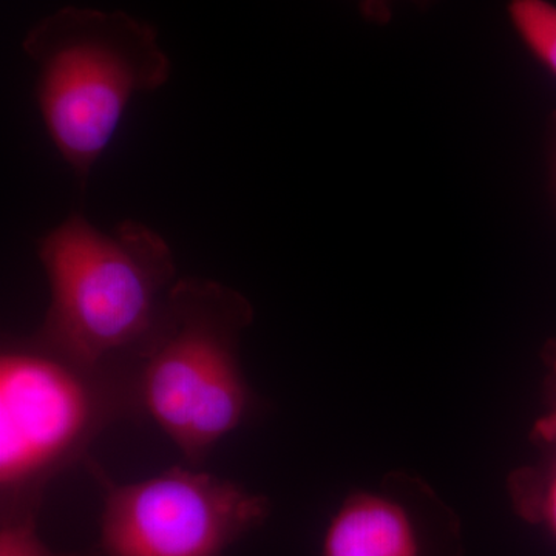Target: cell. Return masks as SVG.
<instances>
[{
  "label": "cell",
  "instance_id": "obj_3",
  "mask_svg": "<svg viewBox=\"0 0 556 556\" xmlns=\"http://www.w3.org/2000/svg\"><path fill=\"white\" fill-rule=\"evenodd\" d=\"M254 320L236 289L208 278L175 281L135 364L139 412L150 417L192 466L243 426L255 397L240 362Z\"/></svg>",
  "mask_w": 556,
  "mask_h": 556
},
{
  "label": "cell",
  "instance_id": "obj_12",
  "mask_svg": "<svg viewBox=\"0 0 556 556\" xmlns=\"http://www.w3.org/2000/svg\"><path fill=\"white\" fill-rule=\"evenodd\" d=\"M543 433L551 439H556V415L543 424Z\"/></svg>",
  "mask_w": 556,
  "mask_h": 556
},
{
  "label": "cell",
  "instance_id": "obj_7",
  "mask_svg": "<svg viewBox=\"0 0 556 556\" xmlns=\"http://www.w3.org/2000/svg\"><path fill=\"white\" fill-rule=\"evenodd\" d=\"M507 16L527 51L556 78V3L507 0Z\"/></svg>",
  "mask_w": 556,
  "mask_h": 556
},
{
  "label": "cell",
  "instance_id": "obj_4",
  "mask_svg": "<svg viewBox=\"0 0 556 556\" xmlns=\"http://www.w3.org/2000/svg\"><path fill=\"white\" fill-rule=\"evenodd\" d=\"M141 416L135 365H87L30 338L0 354L2 511H38L43 489L110 424Z\"/></svg>",
  "mask_w": 556,
  "mask_h": 556
},
{
  "label": "cell",
  "instance_id": "obj_5",
  "mask_svg": "<svg viewBox=\"0 0 556 556\" xmlns=\"http://www.w3.org/2000/svg\"><path fill=\"white\" fill-rule=\"evenodd\" d=\"M105 486L104 556H228L269 514L265 496L243 485L174 467L159 477Z\"/></svg>",
  "mask_w": 556,
  "mask_h": 556
},
{
  "label": "cell",
  "instance_id": "obj_6",
  "mask_svg": "<svg viewBox=\"0 0 556 556\" xmlns=\"http://www.w3.org/2000/svg\"><path fill=\"white\" fill-rule=\"evenodd\" d=\"M324 556H437L416 511L396 497L354 493L329 522Z\"/></svg>",
  "mask_w": 556,
  "mask_h": 556
},
{
  "label": "cell",
  "instance_id": "obj_11",
  "mask_svg": "<svg viewBox=\"0 0 556 556\" xmlns=\"http://www.w3.org/2000/svg\"><path fill=\"white\" fill-rule=\"evenodd\" d=\"M548 175H551L552 197L556 208V110L552 112L547 126Z\"/></svg>",
  "mask_w": 556,
  "mask_h": 556
},
{
  "label": "cell",
  "instance_id": "obj_2",
  "mask_svg": "<svg viewBox=\"0 0 556 556\" xmlns=\"http://www.w3.org/2000/svg\"><path fill=\"white\" fill-rule=\"evenodd\" d=\"M22 50L38 70L47 134L84 189L131 98L169 83L159 31L124 11L64 7L33 25Z\"/></svg>",
  "mask_w": 556,
  "mask_h": 556
},
{
  "label": "cell",
  "instance_id": "obj_9",
  "mask_svg": "<svg viewBox=\"0 0 556 556\" xmlns=\"http://www.w3.org/2000/svg\"><path fill=\"white\" fill-rule=\"evenodd\" d=\"M521 507L527 518L546 527L556 540V470L548 477L540 492L522 501Z\"/></svg>",
  "mask_w": 556,
  "mask_h": 556
},
{
  "label": "cell",
  "instance_id": "obj_8",
  "mask_svg": "<svg viewBox=\"0 0 556 556\" xmlns=\"http://www.w3.org/2000/svg\"><path fill=\"white\" fill-rule=\"evenodd\" d=\"M38 511H2L0 556H54L36 530Z\"/></svg>",
  "mask_w": 556,
  "mask_h": 556
},
{
  "label": "cell",
  "instance_id": "obj_1",
  "mask_svg": "<svg viewBox=\"0 0 556 556\" xmlns=\"http://www.w3.org/2000/svg\"><path fill=\"white\" fill-rule=\"evenodd\" d=\"M38 255L51 302L36 338L83 364H137L177 281L166 240L142 223L105 233L72 214Z\"/></svg>",
  "mask_w": 556,
  "mask_h": 556
},
{
  "label": "cell",
  "instance_id": "obj_10",
  "mask_svg": "<svg viewBox=\"0 0 556 556\" xmlns=\"http://www.w3.org/2000/svg\"><path fill=\"white\" fill-rule=\"evenodd\" d=\"M354 2L357 3L358 13L365 21L383 27L393 21L394 5L397 0H354ZM408 2L415 3L417 9L428 10L437 0H408Z\"/></svg>",
  "mask_w": 556,
  "mask_h": 556
}]
</instances>
